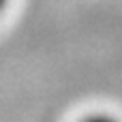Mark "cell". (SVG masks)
<instances>
[{"label": "cell", "mask_w": 122, "mask_h": 122, "mask_svg": "<svg viewBox=\"0 0 122 122\" xmlns=\"http://www.w3.org/2000/svg\"><path fill=\"white\" fill-rule=\"evenodd\" d=\"M79 122H120V120L114 118V116H109V114H90V116L81 118Z\"/></svg>", "instance_id": "1"}, {"label": "cell", "mask_w": 122, "mask_h": 122, "mask_svg": "<svg viewBox=\"0 0 122 122\" xmlns=\"http://www.w3.org/2000/svg\"><path fill=\"white\" fill-rule=\"evenodd\" d=\"M6 4H9V0H0V15L4 13V9H6Z\"/></svg>", "instance_id": "2"}]
</instances>
